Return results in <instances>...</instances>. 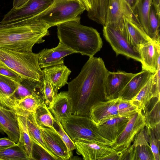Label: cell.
<instances>
[{"mask_svg":"<svg viewBox=\"0 0 160 160\" xmlns=\"http://www.w3.org/2000/svg\"><path fill=\"white\" fill-rule=\"evenodd\" d=\"M108 70L102 59H89L75 78L68 82L75 115L89 117L90 108L102 97L104 98L105 80Z\"/></svg>","mask_w":160,"mask_h":160,"instance_id":"cell-1","label":"cell"},{"mask_svg":"<svg viewBox=\"0 0 160 160\" xmlns=\"http://www.w3.org/2000/svg\"><path fill=\"white\" fill-rule=\"evenodd\" d=\"M50 28L32 18L0 25V47L17 51L32 52L36 44L43 42Z\"/></svg>","mask_w":160,"mask_h":160,"instance_id":"cell-2","label":"cell"},{"mask_svg":"<svg viewBox=\"0 0 160 160\" xmlns=\"http://www.w3.org/2000/svg\"><path fill=\"white\" fill-rule=\"evenodd\" d=\"M57 27L59 42L76 53L90 57L102 48L103 42L100 34L92 27L74 21L59 24Z\"/></svg>","mask_w":160,"mask_h":160,"instance_id":"cell-3","label":"cell"},{"mask_svg":"<svg viewBox=\"0 0 160 160\" xmlns=\"http://www.w3.org/2000/svg\"><path fill=\"white\" fill-rule=\"evenodd\" d=\"M0 62L22 78L40 81L43 72L38 63V53L22 52L0 47Z\"/></svg>","mask_w":160,"mask_h":160,"instance_id":"cell-4","label":"cell"},{"mask_svg":"<svg viewBox=\"0 0 160 160\" xmlns=\"http://www.w3.org/2000/svg\"><path fill=\"white\" fill-rule=\"evenodd\" d=\"M85 10L81 0H54L49 8L32 18L50 28L70 21L80 22L81 15Z\"/></svg>","mask_w":160,"mask_h":160,"instance_id":"cell-5","label":"cell"},{"mask_svg":"<svg viewBox=\"0 0 160 160\" xmlns=\"http://www.w3.org/2000/svg\"><path fill=\"white\" fill-rule=\"evenodd\" d=\"M60 122L73 141L83 138L93 140L113 148L114 144L112 142L98 133L95 124L89 117L72 114Z\"/></svg>","mask_w":160,"mask_h":160,"instance_id":"cell-6","label":"cell"},{"mask_svg":"<svg viewBox=\"0 0 160 160\" xmlns=\"http://www.w3.org/2000/svg\"><path fill=\"white\" fill-rule=\"evenodd\" d=\"M103 26L104 37L110 45L116 56L122 55L141 62L138 50L129 42L125 26L121 27L112 24Z\"/></svg>","mask_w":160,"mask_h":160,"instance_id":"cell-7","label":"cell"},{"mask_svg":"<svg viewBox=\"0 0 160 160\" xmlns=\"http://www.w3.org/2000/svg\"><path fill=\"white\" fill-rule=\"evenodd\" d=\"M54 0H30L26 5L19 9L12 8L6 14L0 25H4L35 17L53 4Z\"/></svg>","mask_w":160,"mask_h":160,"instance_id":"cell-8","label":"cell"},{"mask_svg":"<svg viewBox=\"0 0 160 160\" xmlns=\"http://www.w3.org/2000/svg\"><path fill=\"white\" fill-rule=\"evenodd\" d=\"M73 142L77 153L84 160H102L116 152L112 147L92 140L80 138Z\"/></svg>","mask_w":160,"mask_h":160,"instance_id":"cell-9","label":"cell"},{"mask_svg":"<svg viewBox=\"0 0 160 160\" xmlns=\"http://www.w3.org/2000/svg\"><path fill=\"white\" fill-rule=\"evenodd\" d=\"M144 116L141 110L130 118L124 130L117 139L113 148L116 151L128 149L135 136L146 126Z\"/></svg>","mask_w":160,"mask_h":160,"instance_id":"cell-10","label":"cell"},{"mask_svg":"<svg viewBox=\"0 0 160 160\" xmlns=\"http://www.w3.org/2000/svg\"><path fill=\"white\" fill-rule=\"evenodd\" d=\"M125 17L140 24L136 10H132L125 0H109L104 25L124 26Z\"/></svg>","mask_w":160,"mask_h":160,"instance_id":"cell-11","label":"cell"},{"mask_svg":"<svg viewBox=\"0 0 160 160\" xmlns=\"http://www.w3.org/2000/svg\"><path fill=\"white\" fill-rule=\"evenodd\" d=\"M136 74L120 71H108L105 82L104 99L108 100L118 98L120 92Z\"/></svg>","mask_w":160,"mask_h":160,"instance_id":"cell-12","label":"cell"},{"mask_svg":"<svg viewBox=\"0 0 160 160\" xmlns=\"http://www.w3.org/2000/svg\"><path fill=\"white\" fill-rule=\"evenodd\" d=\"M118 97L113 99L99 101L90 108L89 117L97 124L111 118L119 117L118 111V105L119 100Z\"/></svg>","mask_w":160,"mask_h":160,"instance_id":"cell-13","label":"cell"},{"mask_svg":"<svg viewBox=\"0 0 160 160\" xmlns=\"http://www.w3.org/2000/svg\"><path fill=\"white\" fill-rule=\"evenodd\" d=\"M76 52L59 43L56 47L51 49H44L38 54V63L41 69L64 64L63 58Z\"/></svg>","mask_w":160,"mask_h":160,"instance_id":"cell-14","label":"cell"},{"mask_svg":"<svg viewBox=\"0 0 160 160\" xmlns=\"http://www.w3.org/2000/svg\"><path fill=\"white\" fill-rule=\"evenodd\" d=\"M129 119L123 117H115L95 125L98 133L114 144L126 127Z\"/></svg>","mask_w":160,"mask_h":160,"instance_id":"cell-15","label":"cell"},{"mask_svg":"<svg viewBox=\"0 0 160 160\" xmlns=\"http://www.w3.org/2000/svg\"><path fill=\"white\" fill-rule=\"evenodd\" d=\"M44 140L52 152L59 160H68L72 156L60 137L54 129L39 127Z\"/></svg>","mask_w":160,"mask_h":160,"instance_id":"cell-16","label":"cell"},{"mask_svg":"<svg viewBox=\"0 0 160 160\" xmlns=\"http://www.w3.org/2000/svg\"><path fill=\"white\" fill-rule=\"evenodd\" d=\"M0 126L8 138L17 143L19 131L18 116L15 112L0 106Z\"/></svg>","mask_w":160,"mask_h":160,"instance_id":"cell-17","label":"cell"},{"mask_svg":"<svg viewBox=\"0 0 160 160\" xmlns=\"http://www.w3.org/2000/svg\"><path fill=\"white\" fill-rule=\"evenodd\" d=\"M154 73L145 70L136 73L120 92L118 97L131 100L139 92Z\"/></svg>","mask_w":160,"mask_h":160,"instance_id":"cell-18","label":"cell"},{"mask_svg":"<svg viewBox=\"0 0 160 160\" xmlns=\"http://www.w3.org/2000/svg\"><path fill=\"white\" fill-rule=\"evenodd\" d=\"M53 116L60 122L72 114V99L68 91L58 93L55 97L52 107L49 109Z\"/></svg>","mask_w":160,"mask_h":160,"instance_id":"cell-19","label":"cell"},{"mask_svg":"<svg viewBox=\"0 0 160 160\" xmlns=\"http://www.w3.org/2000/svg\"><path fill=\"white\" fill-rule=\"evenodd\" d=\"M123 20L129 42L137 50L142 45L152 41L145 33L141 24L125 17H124Z\"/></svg>","mask_w":160,"mask_h":160,"instance_id":"cell-20","label":"cell"},{"mask_svg":"<svg viewBox=\"0 0 160 160\" xmlns=\"http://www.w3.org/2000/svg\"><path fill=\"white\" fill-rule=\"evenodd\" d=\"M42 71L50 80L56 96L58 90L68 84V77L71 72L64 64L44 68Z\"/></svg>","mask_w":160,"mask_h":160,"instance_id":"cell-21","label":"cell"},{"mask_svg":"<svg viewBox=\"0 0 160 160\" xmlns=\"http://www.w3.org/2000/svg\"><path fill=\"white\" fill-rule=\"evenodd\" d=\"M141 58L142 70L155 72L157 68V51L155 42L149 41L138 48Z\"/></svg>","mask_w":160,"mask_h":160,"instance_id":"cell-22","label":"cell"},{"mask_svg":"<svg viewBox=\"0 0 160 160\" xmlns=\"http://www.w3.org/2000/svg\"><path fill=\"white\" fill-rule=\"evenodd\" d=\"M18 86L12 79L0 74V106L15 112L12 97Z\"/></svg>","mask_w":160,"mask_h":160,"instance_id":"cell-23","label":"cell"},{"mask_svg":"<svg viewBox=\"0 0 160 160\" xmlns=\"http://www.w3.org/2000/svg\"><path fill=\"white\" fill-rule=\"evenodd\" d=\"M27 126L32 141L45 150L55 160H59L51 151L46 143L39 127L38 125L33 113H29L27 117Z\"/></svg>","mask_w":160,"mask_h":160,"instance_id":"cell-24","label":"cell"},{"mask_svg":"<svg viewBox=\"0 0 160 160\" xmlns=\"http://www.w3.org/2000/svg\"><path fill=\"white\" fill-rule=\"evenodd\" d=\"M43 102L40 94L31 95L15 102V112L17 115H27L29 113H33Z\"/></svg>","mask_w":160,"mask_h":160,"instance_id":"cell-25","label":"cell"},{"mask_svg":"<svg viewBox=\"0 0 160 160\" xmlns=\"http://www.w3.org/2000/svg\"><path fill=\"white\" fill-rule=\"evenodd\" d=\"M18 83V88L12 97V99L14 103V106L16 101L34 94L40 95L39 88L40 81L22 78Z\"/></svg>","mask_w":160,"mask_h":160,"instance_id":"cell-26","label":"cell"},{"mask_svg":"<svg viewBox=\"0 0 160 160\" xmlns=\"http://www.w3.org/2000/svg\"><path fill=\"white\" fill-rule=\"evenodd\" d=\"M122 150L123 155L121 160H154L150 146L130 145L128 149Z\"/></svg>","mask_w":160,"mask_h":160,"instance_id":"cell-27","label":"cell"},{"mask_svg":"<svg viewBox=\"0 0 160 160\" xmlns=\"http://www.w3.org/2000/svg\"><path fill=\"white\" fill-rule=\"evenodd\" d=\"M160 98L153 97L143 110L146 126L151 129L160 124Z\"/></svg>","mask_w":160,"mask_h":160,"instance_id":"cell-28","label":"cell"},{"mask_svg":"<svg viewBox=\"0 0 160 160\" xmlns=\"http://www.w3.org/2000/svg\"><path fill=\"white\" fill-rule=\"evenodd\" d=\"M28 115H17L19 128V136L18 142L17 144L26 151L30 160H33L32 149L33 142L31 139L27 127V117Z\"/></svg>","mask_w":160,"mask_h":160,"instance_id":"cell-29","label":"cell"},{"mask_svg":"<svg viewBox=\"0 0 160 160\" xmlns=\"http://www.w3.org/2000/svg\"><path fill=\"white\" fill-rule=\"evenodd\" d=\"M152 76L137 95L130 100L139 110L143 111L152 98L156 97L152 87Z\"/></svg>","mask_w":160,"mask_h":160,"instance_id":"cell-30","label":"cell"},{"mask_svg":"<svg viewBox=\"0 0 160 160\" xmlns=\"http://www.w3.org/2000/svg\"><path fill=\"white\" fill-rule=\"evenodd\" d=\"M109 0H94L93 8L88 12L89 18L97 23L104 25Z\"/></svg>","mask_w":160,"mask_h":160,"instance_id":"cell-31","label":"cell"},{"mask_svg":"<svg viewBox=\"0 0 160 160\" xmlns=\"http://www.w3.org/2000/svg\"><path fill=\"white\" fill-rule=\"evenodd\" d=\"M33 115L39 127L54 129L53 116L44 102L36 108Z\"/></svg>","mask_w":160,"mask_h":160,"instance_id":"cell-32","label":"cell"},{"mask_svg":"<svg viewBox=\"0 0 160 160\" xmlns=\"http://www.w3.org/2000/svg\"><path fill=\"white\" fill-rule=\"evenodd\" d=\"M40 96L49 109L52 107L56 96L53 85L49 78L43 72L39 88Z\"/></svg>","mask_w":160,"mask_h":160,"instance_id":"cell-33","label":"cell"},{"mask_svg":"<svg viewBox=\"0 0 160 160\" xmlns=\"http://www.w3.org/2000/svg\"><path fill=\"white\" fill-rule=\"evenodd\" d=\"M152 2V0H139L135 9L140 23L147 34Z\"/></svg>","mask_w":160,"mask_h":160,"instance_id":"cell-34","label":"cell"},{"mask_svg":"<svg viewBox=\"0 0 160 160\" xmlns=\"http://www.w3.org/2000/svg\"><path fill=\"white\" fill-rule=\"evenodd\" d=\"M160 17L157 14L152 2L149 14L148 30L147 34L153 41L160 39Z\"/></svg>","mask_w":160,"mask_h":160,"instance_id":"cell-35","label":"cell"},{"mask_svg":"<svg viewBox=\"0 0 160 160\" xmlns=\"http://www.w3.org/2000/svg\"><path fill=\"white\" fill-rule=\"evenodd\" d=\"M0 158L2 160H30L26 151L17 145L0 150Z\"/></svg>","mask_w":160,"mask_h":160,"instance_id":"cell-36","label":"cell"},{"mask_svg":"<svg viewBox=\"0 0 160 160\" xmlns=\"http://www.w3.org/2000/svg\"><path fill=\"white\" fill-rule=\"evenodd\" d=\"M119 98L117 108L120 117L130 118L138 112L139 110L130 100Z\"/></svg>","mask_w":160,"mask_h":160,"instance_id":"cell-37","label":"cell"},{"mask_svg":"<svg viewBox=\"0 0 160 160\" xmlns=\"http://www.w3.org/2000/svg\"><path fill=\"white\" fill-rule=\"evenodd\" d=\"M53 117L54 129L65 144L68 150L69 151L72 152L73 150L75 149V146L74 142L66 133L61 122L56 118L53 116Z\"/></svg>","mask_w":160,"mask_h":160,"instance_id":"cell-38","label":"cell"},{"mask_svg":"<svg viewBox=\"0 0 160 160\" xmlns=\"http://www.w3.org/2000/svg\"><path fill=\"white\" fill-rule=\"evenodd\" d=\"M32 157L33 160H55L43 148L33 142L32 149Z\"/></svg>","mask_w":160,"mask_h":160,"instance_id":"cell-39","label":"cell"},{"mask_svg":"<svg viewBox=\"0 0 160 160\" xmlns=\"http://www.w3.org/2000/svg\"><path fill=\"white\" fill-rule=\"evenodd\" d=\"M149 144L153 153L154 160H160V140L156 137L152 129L149 128Z\"/></svg>","mask_w":160,"mask_h":160,"instance_id":"cell-40","label":"cell"},{"mask_svg":"<svg viewBox=\"0 0 160 160\" xmlns=\"http://www.w3.org/2000/svg\"><path fill=\"white\" fill-rule=\"evenodd\" d=\"M0 74L9 78L18 83L22 78L19 74L1 62H0Z\"/></svg>","mask_w":160,"mask_h":160,"instance_id":"cell-41","label":"cell"},{"mask_svg":"<svg viewBox=\"0 0 160 160\" xmlns=\"http://www.w3.org/2000/svg\"><path fill=\"white\" fill-rule=\"evenodd\" d=\"M17 145L16 143L8 138H0V150Z\"/></svg>","mask_w":160,"mask_h":160,"instance_id":"cell-42","label":"cell"},{"mask_svg":"<svg viewBox=\"0 0 160 160\" xmlns=\"http://www.w3.org/2000/svg\"><path fill=\"white\" fill-rule=\"evenodd\" d=\"M123 155L122 151H119L103 158L102 160H121Z\"/></svg>","mask_w":160,"mask_h":160,"instance_id":"cell-43","label":"cell"},{"mask_svg":"<svg viewBox=\"0 0 160 160\" xmlns=\"http://www.w3.org/2000/svg\"><path fill=\"white\" fill-rule=\"evenodd\" d=\"M30 0H13V7L12 8L19 9L24 7Z\"/></svg>","mask_w":160,"mask_h":160,"instance_id":"cell-44","label":"cell"},{"mask_svg":"<svg viewBox=\"0 0 160 160\" xmlns=\"http://www.w3.org/2000/svg\"><path fill=\"white\" fill-rule=\"evenodd\" d=\"M84 4L88 12L90 11L92 9L94 0H81Z\"/></svg>","mask_w":160,"mask_h":160,"instance_id":"cell-45","label":"cell"},{"mask_svg":"<svg viewBox=\"0 0 160 160\" xmlns=\"http://www.w3.org/2000/svg\"><path fill=\"white\" fill-rule=\"evenodd\" d=\"M152 3L155 7L157 14L160 17V0H152Z\"/></svg>","mask_w":160,"mask_h":160,"instance_id":"cell-46","label":"cell"},{"mask_svg":"<svg viewBox=\"0 0 160 160\" xmlns=\"http://www.w3.org/2000/svg\"><path fill=\"white\" fill-rule=\"evenodd\" d=\"M139 0H125L127 3L129 5L131 8L135 10L137 4Z\"/></svg>","mask_w":160,"mask_h":160,"instance_id":"cell-47","label":"cell"},{"mask_svg":"<svg viewBox=\"0 0 160 160\" xmlns=\"http://www.w3.org/2000/svg\"><path fill=\"white\" fill-rule=\"evenodd\" d=\"M0 132H3V131L0 126Z\"/></svg>","mask_w":160,"mask_h":160,"instance_id":"cell-48","label":"cell"},{"mask_svg":"<svg viewBox=\"0 0 160 160\" xmlns=\"http://www.w3.org/2000/svg\"><path fill=\"white\" fill-rule=\"evenodd\" d=\"M0 160H2V159L0 158Z\"/></svg>","mask_w":160,"mask_h":160,"instance_id":"cell-49","label":"cell"}]
</instances>
